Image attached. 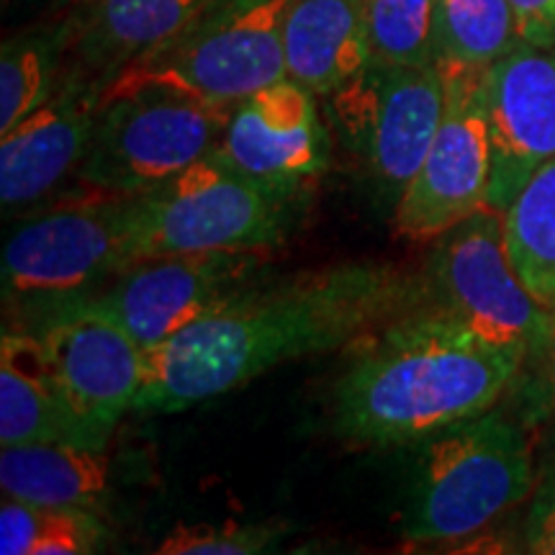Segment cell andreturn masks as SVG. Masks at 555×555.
I'll list each match as a JSON object with an SVG mask.
<instances>
[{
    "label": "cell",
    "mask_w": 555,
    "mask_h": 555,
    "mask_svg": "<svg viewBox=\"0 0 555 555\" xmlns=\"http://www.w3.org/2000/svg\"><path fill=\"white\" fill-rule=\"evenodd\" d=\"M420 301V275L378 262H345L266 288L144 352L134 412L176 414L249 384L270 367L360 345Z\"/></svg>",
    "instance_id": "obj_1"
},
{
    "label": "cell",
    "mask_w": 555,
    "mask_h": 555,
    "mask_svg": "<svg viewBox=\"0 0 555 555\" xmlns=\"http://www.w3.org/2000/svg\"><path fill=\"white\" fill-rule=\"evenodd\" d=\"M525 358L425 314L365 339L339 378L335 425L363 446H406L496 406Z\"/></svg>",
    "instance_id": "obj_2"
},
{
    "label": "cell",
    "mask_w": 555,
    "mask_h": 555,
    "mask_svg": "<svg viewBox=\"0 0 555 555\" xmlns=\"http://www.w3.org/2000/svg\"><path fill=\"white\" fill-rule=\"evenodd\" d=\"M404 502L412 543H455L496 522L535 489L525 422L489 409L420 440Z\"/></svg>",
    "instance_id": "obj_3"
},
{
    "label": "cell",
    "mask_w": 555,
    "mask_h": 555,
    "mask_svg": "<svg viewBox=\"0 0 555 555\" xmlns=\"http://www.w3.org/2000/svg\"><path fill=\"white\" fill-rule=\"evenodd\" d=\"M232 108L129 65L101 90L93 139L75 176L88 189L147 193L217 150Z\"/></svg>",
    "instance_id": "obj_4"
},
{
    "label": "cell",
    "mask_w": 555,
    "mask_h": 555,
    "mask_svg": "<svg viewBox=\"0 0 555 555\" xmlns=\"http://www.w3.org/2000/svg\"><path fill=\"white\" fill-rule=\"evenodd\" d=\"M298 193L247 176L219 147L134 198V262L163 255L268 253L291 224Z\"/></svg>",
    "instance_id": "obj_5"
},
{
    "label": "cell",
    "mask_w": 555,
    "mask_h": 555,
    "mask_svg": "<svg viewBox=\"0 0 555 555\" xmlns=\"http://www.w3.org/2000/svg\"><path fill=\"white\" fill-rule=\"evenodd\" d=\"M18 229L3 249V298L50 319L134 266V198L88 189Z\"/></svg>",
    "instance_id": "obj_6"
},
{
    "label": "cell",
    "mask_w": 555,
    "mask_h": 555,
    "mask_svg": "<svg viewBox=\"0 0 555 555\" xmlns=\"http://www.w3.org/2000/svg\"><path fill=\"white\" fill-rule=\"evenodd\" d=\"M416 314L527 358L551 339L547 309L512 266L502 211L483 206L435 242Z\"/></svg>",
    "instance_id": "obj_7"
},
{
    "label": "cell",
    "mask_w": 555,
    "mask_h": 555,
    "mask_svg": "<svg viewBox=\"0 0 555 555\" xmlns=\"http://www.w3.org/2000/svg\"><path fill=\"white\" fill-rule=\"evenodd\" d=\"M327 99L347 147L363 157L380 189L399 198L425 163L446 116L440 69L371 60Z\"/></svg>",
    "instance_id": "obj_8"
},
{
    "label": "cell",
    "mask_w": 555,
    "mask_h": 555,
    "mask_svg": "<svg viewBox=\"0 0 555 555\" xmlns=\"http://www.w3.org/2000/svg\"><path fill=\"white\" fill-rule=\"evenodd\" d=\"M262 255L217 249L139 260L78 307L116 322L147 352L253 288Z\"/></svg>",
    "instance_id": "obj_9"
},
{
    "label": "cell",
    "mask_w": 555,
    "mask_h": 555,
    "mask_svg": "<svg viewBox=\"0 0 555 555\" xmlns=\"http://www.w3.org/2000/svg\"><path fill=\"white\" fill-rule=\"evenodd\" d=\"M288 5L291 0H211L176 39L134 65L234 106L286 78Z\"/></svg>",
    "instance_id": "obj_10"
},
{
    "label": "cell",
    "mask_w": 555,
    "mask_h": 555,
    "mask_svg": "<svg viewBox=\"0 0 555 555\" xmlns=\"http://www.w3.org/2000/svg\"><path fill=\"white\" fill-rule=\"evenodd\" d=\"M446 82V116L425 163L397 198L393 232L437 240L489 204L491 131L481 67H437Z\"/></svg>",
    "instance_id": "obj_11"
},
{
    "label": "cell",
    "mask_w": 555,
    "mask_h": 555,
    "mask_svg": "<svg viewBox=\"0 0 555 555\" xmlns=\"http://www.w3.org/2000/svg\"><path fill=\"white\" fill-rule=\"evenodd\" d=\"M37 335L67 406L108 446L142 393L147 373L142 345L116 322L80 307L62 311Z\"/></svg>",
    "instance_id": "obj_12"
},
{
    "label": "cell",
    "mask_w": 555,
    "mask_h": 555,
    "mask_svg": "<svg viewBox=\"0 0 555 555\" xmlns=\"http://www.w3.org/2000/svg\"><path fill=\"white\" fill-rule=\"evenodd\" d=\"M491 131L489 204L504 214L532 172L555 159V44H517L486 67Z\"/></svg>",
    "instance_id": "obj_13"
},
{
    "label": "cell",
    "mask_w": 555,
    "mask_h": 555,
    "mask_svg": "<svg viewBox=\"0 0 555 555\" xmlns=\"http://www.w3.org/2000/svg\"><path fill=\"white\" fill-rule=\"evenodd\" d=\"M219 150L247 176L298 196L330 163L314 93L291 78L234 103Z\"/></svg>",
    "instance_id": "obj_14"
},
{
    "label": "cell",
    "mask_w": 555,
    "mask_h": 555,
    "mask_svg": "<svg viewBox=\"0 0 555 555\" xmlns=\"http://www.w3.org/2000/svg\"><path fill=\"white\" fill-rule=\"evenodd\" d=\"M101 88L75 67L37 111L0 137V201L3 208L47 196L80 168L99 114Z\"/></svg>",
    "instance_id": "obj_15"
},
{
    "label": "cell",
    "mask_w": 555,
    "mask_h": 555,
    "mask_svg": "<svg viewBox=\"0 0 555 555\" xmlns=\"http://www.w3.org/2000/svg\"><path fill=\"white\" fill-rule=\"evenodd\" d=\"M211 0H82L75 13L69 67L101 90L121 69L176 39Z\"/></svg>",
    "instance_id": "obj_16"
},
{
    "label": "cell",
    "mask_w": 555,
    "mask_h": 555,
    "mask_svg": "<svg viewBox=\"0 0 555 555\" xmlns=\"http://www.w3.org/2000/svg\"><path fill=\"white\" fill-rule=\"evenodd\" d=\"M0 442H75L108 448L67 406L39 335L11 330L0 343Z\"/></svg>",
    "instance_id": "obj_17"
},
{
    "label": "cell",
    "mask_w": 555,
    "mask_h": 555,
    "mask_svg": "<svg viewBox=\"0 0 555 555\" xmlns=\"http://www.w3.org/2000/svg\"><path fill=\"white\" fill-rule=\"evenodd\" d=\"M286 78L330 95L367 62L365 0H291L283 24Z\"/></svg>",
    "instance_id": "obj_18"
},
{
    "label": "cell",
    "mask_w": 555,
    "mask_h": 555,
    "mask_svg": "<svg viewBox=\"0 0 555 555\" xmlns=\"http://www.w3.org/2000/svg\"><path fill=\"white\" fill-rule=\"evenodd\" d=\"M111 457L106 448L75 442H31L0 453L3 494L37 506H88L95 509L108 491Z\"/></svg>",
    "instance_id": "obj_19"
},
{
    "label": "cell",
    "mask_w": 555,
    "mask_h": 555,
    "mask_svg": "<svg viewBox=\"0 0 555 555\" xmlns=\"http://www.w3.org/2000/svg\"><path fill=\"white\" fill-rule=\"evenodd\" d=\"M75 13L60 11L26 26L0 50V134L37 111L54 93L69 62Z\"/></svg>",
    "instance_id": "obj_20"
},
{
    "label": "cell",
    "mask_w": 555,
    "mask_h": 555,
    "mask_svg": "<svg viewBox=\"0 0 555 555\" xmlns=\"http://www.w3.org/2000/svg\"><path fill=\"white\" fill-rule=\"evenodd\" d=\"M502 219L519 281L545 309L555 307V159L532 172Z\"/></svg>",
    "instance_id": "obj_21"
},
{
    "label": "cell",
    "mask_w": 555,
    "mask_h": 555,
    "mask_svg": "<svg viewBox=\"0 0 555 555\" xmlns=\"http://www.w3.org/2000/svg\"><path fill=\"white\" fill-rule=\"evenodd\" d=\"M522 37L509 0H435V67H491Z\"/></svg>",
    "instance_id": "obj_22"
},
{
    "label": "cell",
    "mask_w": 555,
    "mask_h": 555,
    "mask_svg": "<svg viewBox=\"0 0 555 555\" xmlns=\"http://www.w3.org/2000/svg\"><path fill=\"white\" fill-rule=\"evenodd\" d=\"M435 0H365L371 60L427 67L433 57Z\"/></svg>",
    "instance_id": "obj_23"
},
{
    "label": "cell",
    "mask_w": 555,
    "mask_h": 555,
    "mask_svg": "<svg viewBox=\"0 0 555 555\" xmlns=\"http://www.w3.org/2000/svg\"><path fill=\"white\" fill-rule=\"evenodd\" d=\"M281 540V530L270 525H176L157 545V555H255L266 553Z\"/></svg>",
    "instance_id": "obj_24"
},
{
    "label": "cell",
    "mask_w": 555,
    "mask_h": 555,
    "mask_svg": "<svg viewBox=\"0 0 555 555\" xmlns=\"http://www.w3.org/2000/svg\"><path fill=\"white\" fill-rule=\"evenodd\" d=\"M103 540V525L88 506H44V522L31 555H86Z\"/></svg>",
    "instance_id": "obj_25"
},
{
    "label": "cell",
    "mask_w": 555,
    "mask_h": 555,
    "mask_svg": "<svg viewBox=\"0 0 555 555\" xmlns=\"http://www.w3.org/2000/svg\"><path fill=\"white\" fill-rule=\"evenodd\" d=\"M512 388L525 425L555 420V339L525 358Z\"/></svg>",
    "instance_id": "obj_26"
},
{
    "label": "cell",
    "mask_w": 555,
    "mask_h": 555,
    "mask_svg": "<svg viewBox=\"0 0 555 555\" xmlns=\"http://www.w3.org/2000/svg\"><path fill=\"white\" fill-rule=\"evenodd\" d=\"M44 506L5 494L0 506V553L3 555H31L37 545Z\"/></svg>",
    "instance_id": "obj_27"
},
{
    "label": "cell",
    "mask_w": 555,
    "mask_h": 555,
    "mask_svg": "<svg viewBox=\"0 0 555 555\" xmlns=\"http://www.w3.org/2000/svg\"><path fill=\"white\" fill-rule=\"evenodd\" d=\"M522 551L530 555H555V468L545 474L532 494L522 525Z\"/></svg>",
    "instance_id": "obj_28"
},
{
    "label": "cell",
    "mask_w": 555,
    "mask_h": 555,
    "mask_svg": "<svg viewBox=\"0 0 555 555\" xmlns=\"http://www.w3.org/2000/svg\"><path fill=\"white\" fill-rule=\"evenodd\" d=\"M522 41L535 47L555 44V0H509Z\"/></svg>",
    "instance_id": "obj_29"
},
{
    "label": "cell",
    "mask_w": 555,
    "mask_h": 555,
    "mask_svg": "<svg viewBox=\"0 0 555 555\" xmlns=\"http://www.w3.org/2000/svg\"><path fill=\"white\" fill-rule=\"evenodd\" d=\"M18 3L34 5V9H50L52 13H60V11L78 9L82 0H18Z\"/></svg>",
    "instance_id": "obj_30"
},
{
    "label": "cell",
    "mask_w": 555,
    "mask_h": 555,
    "mask_svg": "<svg viewBox=\"0 0 555 555\" xmlns=\"http://www.w3.org/2000/svg\"><path fill=\"white\" fill-rule=\"evenodd\" d=\"M547 319H551V339H547V343H553L555 339V307L547 309Z\"/></svg>",
    "instance_id": "obj_31"
}]
</instances>
